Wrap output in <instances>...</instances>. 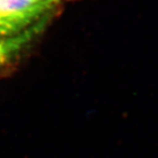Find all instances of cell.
Masks as SVG:
<instances>
[{"mask_svg":"<svg viewBox=\"0 0 158 158\" xmlns=\"http://www.w3.org/2000/svg\"><path fill=\"white\" fill-rule=\"evenodd\" d=\"M69 0H0V35L27 28Z\"/></svg>","mask_w":158,"mask_h":158,"instance_id":"cell-1","label":"cell"},{"mask_svg":"<svg viewBox=\"0 0 158 158\" xmlns=\"http://www.w3.org/2000/svg\"><path fill=\"white\" fill-rule=\"evenodd\" d=\"M52 13L35 22L23 31L11 35H0V70L11 63L48 27Z\"/></svg>","mask_w":158,"mask_h":158,"instance_id":"cell-2","label":"cell"}]
</instances>
